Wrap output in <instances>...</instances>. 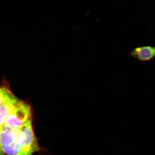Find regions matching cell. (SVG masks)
Here are the masks:
<instances>
[{"label": "cell", "instance_id": "obj_8", "mask_svg": "<svg viewBox=\"0 0 155 155\" xmlns=\"http://www.w3.org/2000/svg\"><path fill=\"white\" fill-rule=\"evenodd\" d=\"M5 121V120L4 119L3 116L0 114V125H4Z\"/></svg>", "mask_w": 155, "mask_h": 155}, {"label": "cell", "instance_id": "obj_9", "mask_svg": "<svg viewBox=\"0 0 155 155\" xmlns=\"http://www.w3.org/2000/svg\"><path fill=\"white\" fill-rule=\"evenodd\" d=\"M4 153H3L2 151V149H1V147H0V155H4Z\"/></svg>", "mask_w": 155, "mask_h": 155}, {"label": "cell", "instance_id": "obj_7", "mask_svg": "<svg viewBox=\"0 0 155 155\" xmlns=\"http://www.w3.org/2000/svg\"><path fill=\"white\" fill-rule=\"evenodd\" d=\"M14 96V95L8 89L0 87V107Z\"/></svg>", "mask_w": 155, "mask_h": 155}, {"label": "cell", "instance_id": "obj_5", "mask_svg": "<svg viewBox=\"0 0 155 155\" xmlns=\"http://www.w3.org/2000/svg\"><path fill=\"white\" fill-rule=\"evenodd\" d=\"M21 102L14 96L0 107V114L5 120L18 108Z\"/></svg>", "mask_w": 155, "mask_h": 155}, {"label": "cell", "instance_id": "obj_2", "mask_svg": "<svg viewBox=\"0 0 155 155\" xmlns=\"http://www.w3.org/2000/svg\"><path fill=\"white\" fill-rule=\"evenodd\" d=\"M31 116L30 106L22 101L18 108L6 119L4 125L19 128L31 121Z\"/></svg>", "mask_w": 155, "mask_h": 155}, {"label": "cell", "instance_id": "obj_6", "mask_svg": "<svg viewBox=\"0 0 155 155\" xmlns=\"http://www.w3.org/2000/svg\"><path fill=\"white\" fill-rule=\"evenodd\" d=\"M4 154L6 155H23L21 149L17 145L16 140L12 144L1 147Z\"/></svg>", "mask_w": 155, "mask_h": 155}, {"label": "cell", "instance_id": "obj_1", "mask_svg": "<svg viewBox=\"0 0 155 155\" xmlns=\"http://www.w3.org/2000/svg\"><path fill=\"white\" fill-rule=\"evenodd\" d=\"M16 140L23 155H32L39 149L31 121L19 128Z\"/></svg>", "mask_w": 155, "mask_h": 155}, {"label": "cell", "instance_id": "obj_4", "mask_svg": "<svg viewBox=\"0 0 155 155\" xmlns=\"http://www.w3.org/2000/svg\"><path fill=\"white\" fill-rule=\"evenodd\" d=\"M19 128L0 125V147L7 146L16 141Z\"/></svg>", "mask_w": 155, "mask_h": 155}, {"label": "cell", "instance_id": "obj_3", "mask_svg": "<svg viewBox=\"0 0 155 155\" xmlns=\"http://www.w3.org/2000/svg\"><path fill=\"white\" fill-rule=\"evenodd\" d=\"M129 54L133 58L141 62H146L155 58V46H143L131 50Z\"/></svg>", "mask_w": 155, "mask_h": 155}]
</instances>
